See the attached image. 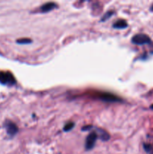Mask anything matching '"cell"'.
<instances>
[{
	"instance_id": "cell-13",
	"label": "cell",
	"mask_w": 153,
	"mask_h": 154,
	"mask_svg": "<svg viewBox=\"0 0 153 154\" xmlns=\"http://www.w3.org/2000/svg\"><path fill=\"white\" fill-rule=\"evenodd\" d=\"M150 108H151V109H152V110H153V105H152L151 106H150Z\"/></svg>"
},
{
	"instance_id": "cell-2",
	"label": "cell",
	"mask_w": 153,
	"mask_h": 154,
	"mask_svg": "<svg viewBox=\"0 0 153 154\" xmlns=\"http://www.w3.org/2000/svg\"><path fill=\"white\" fill-rule=\"evenodd\" d=\"M131 42L134 45H142L149 44L151 42V39L147 35L145 34H136L132 38Z\"/></svg>"
},
{
	"instance_id": "cell-3",
	"label": "cell",
	"mask_w": 153,
	"mask_h": 154,
	"mask_svg": "<svg viewBox=\"0 0 153 154\" xmlns=\"http://www.w3.org/2000/svg\"><path fill=\"white\" fill-rule=\"evenodd\" d=\"M98 137V133L96 132H91V133L86 137L85 147L87 150H92V149L94 147V144H95L96 141H97Z\"/></svg>"
},
{
	"instance_id": "cell-4",
	"label": "cell",
	"mask_w": 153,
	"mask_h": 154,
	"mask_svg": "<svg viewBox=\"0 0 153 154\" xmlns=\"http://www.w3.org/2000/svg\"><path fill=\"white\" fill-rule=\"evenodd\" d=\"M4 126L6 129V132H7L8 135H9L10 136H14V135H15L16 133H17L18 132L17 126H16L14 123L10 121V120H6Z\"/></svg>"
},
{
	"instance_id": "cell-8",
	"label": "cell",
	"mask_w": 153,
	"mask_h": 154,
	"mask_svg": "<svg viewBox=\"0 0 153 154\" xmlns=\"http://www.w3.org/2000/svg\"><path fill=\"white\" fill-rule=\"evenodd\" d=\"M98 134L99 135H100L102 141H106L110 139V135L107 133V132H106V131L103 130V129H98Z\"/></svg>"
},
{
	"instance_id": "cell-11",
	"label": "cell",
	"mask_w": 153,
	"mask_h": 154,
	"mask_svg": "<svg viewBox=\"0 0 153 154\" xmlns=\"http://www.w3.org/2000/svg\"><path fill=\"white\" fill-rule=\"evenodd\" d=\"M112 14H113V11H107L106 13L104 14V15L102 17V18L100 20H101L102 22H104V21H105V20H106L109 19V18L110 17Z\"/></svg>"
},
{
	"instance_id": "cell-9",
	"label": "cell",
	"mask_w": 153,
	"mask_h": 154,
	"mask_svg": "<svg viewBox=\"0 0 153 154\" xmlns=\"http://www.w3.org/2000/svg\"><path fill=\"white\" fill-rule=\"evenodd\" d=\"M74 127V122H69V123H66V124L64 125L63 130H64V132H68V131L71 130Z\"/></svg>"
},
{
	"instance_id": "cell-14",
	"label": "cell",
	"mask_w": 153,
	"mask_h": 154,
	"mask_svg": "<svg viewBox=\"0 0 153 154\" xmlns=\"http://www.w3.org/2000/svg\"><path fill=\"white\" fill-rule=\"evenodd\" d=\"M152 10H153V6H152Z\"/></svg>"
},
{
	"instance_id": "cell-1",
	"label": "cell",
	"mask_w": 153,
	"mask_h": 154,
	"mask_svg": "<svg viewBox=\"0 0 153 154\" xmlns=\"http://www.w3.org/2000/svg\"><path fill=\"white\" fill-rule=\"evenodd\" d=\"M0 83L4 85H14L16 84V80L10 72H0Z\"/></svg>"
},
{
	"instance_id": "cell-5",
	"label": "cell",
	"mask_w": 153,
	"mask_h": 154,
	"mask_svg": "<svg viewBox=\"0 0 153 154\" xmlns=\"http://www.w3.org/2000/svg\"><path fill=\"white\" fill-rule=\"evenodd\" d=\"M100 99H101L102 101H104V102H117L122 101V99H120L119 98H118L117 96L108 93H101V94L100 95Z\"/></svg>"
},
{
	"instance_id": "cell-7",
	"label": "cell",
	"mask_w": 153,
	"mask_h": 154,
	"mask_svg": "<svg viewBox=\"0 0 153 154\" xmlns=\"http://www.w3.org/2000/svg\"><path fill=\"white\" fill-rule=\"evenodd\" d=\"M128 27V23L126 22L124 20H118L116 22L114 23L113 24V28L115 29H125Z\"/></svg>"
},
{
	"instance_id": "cell-12",
	"label": "cell",
	"mask_w": 153,
	"mask_h": 154,
	"mask_svg": "<svg viewBox=\"0 0 153 154\" xmlns=\"http://www.w3.org/2000/svg\"><path fill=\"white\" fill-rule=\"evenodd\" d=\"M92 128V126H85L84 127L82 128V131H88Z\"/></svg>"
},
{
	"instance_id": "cell-6",
	"label": "cell",
	"mask_w": 153,
	"mask_h": 154,
	"mask_svg": "<svg viewBox=\"0 0 153 154\" xmlns=\"http://www.w3.org/2000/svg\"><path fill=\"white\" fill-rule=\"evenodd\" d=\"M56 8H57L56 4H55L54 2H47L44 4L43 5L40 7V11L43 13H46V12L50 11L53 10Z\"/></svg>"
},
{
	"instance_id": "cell-10",
	"label": "cell",
	"mask_w": 153,
	"mask_h": 154,
	"mask_svg": "<svg viewBox=\"0 0 153 154\" xmlns=\"http://www.w3.org/2000/svg\"><path fill=\"white\" fill-rule=\"evenodd\" d=\"M16 43L17 44H20V45H27V44H30L32 43V40L29 38H20L16 40Z\"/></svg>"
}]
</instances>
